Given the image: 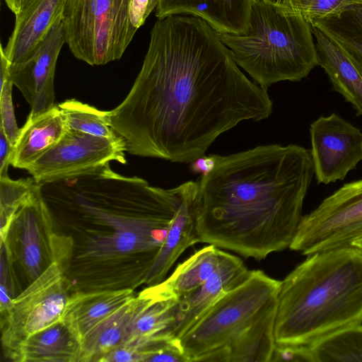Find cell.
Here are the masks:
<instances>
[{
	"mask_svg": "<svg viewBox=\"0 0 362 362\" xmlns=\"http://www.w3.org/2000/svg\"><path fill=\"white\" fill-rule=\"evenodd\" d=\"M141 69L110 124L126 152L192 163L241 122L268 118L267 88L250 81L200 18L158 19Z\"/></svg>",
	"mask_w": 362,
	"mask_h": 362,
	"instance_id": "1",
	"label": "cell"
},
{
	"mask_svg": "<svg viewBox=\"0 0 362 362\" xmlns=\"http://www.w3.org/2000/svg\"><path fill=\"white\" fill-rule=\"evenodd\" d=\"M314 175L310 151L298 145L217 155L215 168L199 181V242L256 259L289 247Z\"/></svg>",
	"mask_w": 362,
	"mask_h": 362,
	"instance_id": "2",
	"label": "cell"
},
{
	"mask_svg": "<svg viewBox=\"0 0 362 362\" xmlns=\"http://www.w3.org/2000/svg\"><path fill=\"white\" fill-rule=\"evenodd\" d=\"M185 182L172 189L113 171L110 163L57 182L55 191L69 214L113 229L88 243L90 257L102 259L156 254L182 202Z\"/></svg>",
	"mask_w": 362,
	"mask_h": 362,
	"instance_id": "3",
	"label": "cell"
},
{
	"mask_svg": "<svg viewBox=\"0 0 362 362\" xmlns=\"http://www.w3.org/2000/svg\"><path fill=\"white\" fill-rule=\"evenodd\" d=\"M362 324V252L351 245L307 258L281 281L276 344L312 346Z\"/></svg>",
	"mask_w": 362,
	"mask_h": 362,
	"instance_id": "4",
	"label": "cell"
},
{
	"mask_svg": "<svg viewBox=\"0 0 362 362\" xmlns=\"http://www.w3.org/2000/svg\"><path fill=\"white\" fill-rule=\"evenodd\" d=\"M238 66L267 88L300 81L318 57L310 23L303 14L275 1L252 0L247 33H219Z\"/></svg>",
	"mask_w": 362,
	"mask_h": 362,
	"instance_id": "5",
	"label": "cell"
},
{
	"mask_svg": "<svg viewBox=\"0 0 362 362\" xmlns=\"http://www.w3.org/2000/svg\"><path fill=\"white\" fill-rule=\"evenodd\" d=\"M281 281L250 271L180 339L188 362L228 346L278 300Z\"/></svg>",
	"mask_w": 362,
	"mask_h": 362,
	"instance_id": "6",
	"label": "cell"
},
{
	"mask_svg": "<svg viewBox=\"0 0 362 362\" xmlns=\"http://www.w3.org/2000/svg\"><path fill=\"white\" fill-rule=\"evenodd\" d=\"M130 0H66L62 21L66 43L91 66L119 59L137 29L130 21Z\"/></svg>",
	"mask_w": 362,
	"mask_h": 362,
	"instance_id": "7",
	"label": "cell"
},
{
	"mask_svg": "<svg viewBox=\"0 0 362 362\" xmlns=\"http://www.w3.org/2000/svg\"><path fill=\"white\" fill-rule=\"evenodd\" d=\"M63 266L61 260L53 262L13 298L1 320V344L11 360L28 337L62 320L70 296Z\"/></svg>",
	"mask_w": 362,
	"mask_h": 362,
	"instance_id": "8",
	"label": "cell"
},
{
	"mask_svg": "<svg viewBox=\"0 0 362 362\" xmlns=\"http://www.w3.org/2000/svg\"><path fill=\"white\" fill-rule=\"evenodd\" d=\"M362 237V179L348 182L303 216L289 246L303 255L351 245Z\"/></svg>",
	"mask_w": 362,
	"mask_h": 362,
	"instance_id": "9",
	"label": "cell"
},
{
	"mask_svg": "<svg viewBox=\"0 0 362 362\" xmlns=\"http://www.w3.org/2000/svg\"><path fill=\"white\" fill-rule=\"evenodd\" d=\"M52 223L37 183L1 237V245L5 248L8 259L11 264H20L30 282L53 262L61 259Z\"/></svg>",
	"mask_w": 362,
	"mask_h": 362,
	"instance_id": "10",
	"label": "cell"
},
{
	"mask_svg": "<svg viewBox=\"0 0 362 362\" xmlns=\"http://www.w3.org/2000/svg\"><path fill=\"white\" fill-rule=\"evenodd\" d=\"M122 139L100 137L68 129L61 140L26 170L37 183L64 180L87 173L110 161L124 164Z\"/></svg>",
	"mask_w": 362,
	"mask_h": 362,
	"instance_id": "11",
	"label": "cell"
},
{
	"mask_svg": "<svg viewBox=\"0 0 362 362\" xmlns=\"http://www.w3.org/2000/svg\"><path fill=\"white\" fill-rule=\"evenodd\" d=\"M309 131L318 184L343 180L362 161V131L338 114L319 117Z\"/></svg>",
	"mask_w": 362,
	"mask_h": 362,
	"instance_id": "12",
	"label": "cell"
},
{
	"mask_svg": "<svg viewBox=\"0 0 362 362\" xmlns=\"http://www.w3.org/2000/svg\"><path fill=\"white\" fill-rule=\"evenodd\" d=\"M64 43L66 37L61 18L30 58L9 66L10 79L30 105L32 116L45 112L55 106V69Z\"/></svg>",
	"mask_w": 362,
	"mask_h": 362,
	"instance_id": "13",
	"label": "cell"
},
{
	"mask_svg": "<svg viewBox=\"0 0 362 362\" xmlns=\"http://www.w3.org/2000/svg\"><path fill=\"white\" fill-rule=\"evenodd\" d=\"M249 272L238 257L227 253L203 284L180 299L172 334L180 339L223 295L241 283Z\"/></svg>",
	"mask_w": 362,
	"mask_h": 362,
	"instance_id": "14",
	"label": "cell"
},
{
	"mask_svg": "<svg viewBox=\"0 0 362 362\" xmlns=\"http://www.w3.org/2000/svg\"><path fill=\"white\" fill-rule=\"evenodd\" d=\"M66 0H28L15 15L13 30L4 47L10 64L30 58L62 18Z\"/></svg>",
	"mask_w": 362,
	"mask_h": 362,
	"instance_id": "15",
	"label": "cell"
},
{
	"mask_svg": "<svg viewBox=\"0 0 362 362\" xmlns=\"http://www.w3.org/2000/svg\"><path fill=\"white\" fill-rule=\"evenodd\" d=\"M199 186V182H186L180 205L143 283L153 286L162 282L181 254L187 247L199 243L195 215Z\"/></svg>",
	"mask_w": 362,
	"mask_h": 362,
	"instance_id": "16",
	"label": "cell"
},
{
	"mask_svg": "<svg viewBox=\"0 0 362 362\" xmlns=\"http://www.w3.org/2000/svg\"><path fill=\"white\" fill-rule=\"evenodd\" d=\"M252 0H159L158 19L173 15L198 17L219 33L243 35L250 29Z\"/></svg>",
	"mask_w": 362,
	"mask_h": 362,
	"instance_id": "17",
	"label": "cell"
},
{
	"mask_svg": "<svg viewBox=\"0 0 362 362\" xmlns=\"http://www.w3.org/2000/svg\"><path fill=\"white\" fill-rule=\"evenodd\" d=\"M134 296L131 288L76 293L69 296L61 321L80 343L94 327Z\"/></svg>",
	"mask_w": 362,
	"mask_h": 362,
	"instance_id": "18",
	"label": "cell"
},
{
	"mask_svg": "<svg viewBox=\"0 0 362 362\" xmlns=\"http://www.w3.org/2000/svg\"><path fill=\"white\" fill-rule=\"evenodd\" d=\"M68 130L66 119L58 105L42 114H29L13 146L11 165L27 168L57 144Z\"/></svg>",
	"mask_w": 362,
	"mask_h": 362,
	"instance_id": "19",
	"label": "cell"
},
{
	"mask_svg": "<svg viewBox=\"0 0 362 362\" xmlns=\"http://www.w3.org/2000/svg\"><path fill=\"white\" fill-rule=\"evenodd\" d=\"M318 66L328 76L334 90L340 93L362 116V76L344 52L325 33L312 26Z\"/></svg>",
	"mask_w": 362,
	"mask_h": 362,
	"instance_id": "20",
	"label": "cell"
},
{
	"mask_svg": "<svg viewBox=\"0 0 362 362\" xmlns=\"http://www.w3.org/2000/svg\"><path fill=\"white\" fill-rule=\"evenodd\" d=\"M147 300L143 290L88 332L80 342L78 362L99 361L105 354L122 344L131 322Z\"/></svg>",
	"mask_w": 362,
	"mask_h": 362,
	"instance_id": "21",
	"label": "cell"
},
{
	"mask_svg": "<svg viewBox=\"0 0 362 362\" xmlns=\"http://www.w3.org/2000/svg\"><path fill=\"white\" fill-rule=\"evenodd\" d=\"M144 291L147 302L131 322L122 343L141 350L160 334L172 333L180 300L159 294L151 286Z\"/></svg>",
	"mask_w": 362,
	"mask_h": 362,
	"instance_id": "22",
	"label": "cell"
},
{
	"mask_svg": "<svg viewBox=\"0 0 362 362\" xmlns=\"http://www.w3.org/2000/svg\"><path fill=\"white\" fill-rule=\"evenodd\" d=\"M80 343L60 320L33 334L20 346L17 362H78Z\"/></svg>",
	"mask_w": 362,
	"mask_h": 362,
	"instance_id": "23",
	"label": "cell"
},
{
	"mask_svg": "<svg viewBox=\"0 0 362 362\" xmlns=\"http://www.w3.org/2000/svg\"><path fill=\"white\" fill-rule=\"evenodd\" d=\"M226 254L209 244L180 264L168 279L151 286L162 295L180 300L203 284L218 267Z\"/></svg>",
	"mask_w": 362,
	"mask_h": 362,
	"instance_id": "24",
	"label": "cell"
},
{
	"mask_svg": "<svg viewBox=\"0 0 362 362\" xmlns=\"http://www.w3.org/2000/svg\"><path fill=\"white\" fill-rule=\"evenodd\" d=\"M277 302L228 346L221 348L225 362H269L276 346L274 325Z\"/></svg>",
	"mask_w": 362,
	"mask_h": 362,
	"instance_id": "25",
	"label": "cell"
},
{
	"mask_svg": "<svg viewBox=\"0 0 362 362\" xmlns=\"http://www.w3.org/2000/svg\"><path fill=\"white\" fill-rule=\"evenodd\" d=\"M310 23L344 52L362 76V4L345 8Z\"/></svg>",
	"mask_w": 362,
	"mask_h": 362,
	"instance_id": "26",
	"label": "cell"
},
{
	"mask_svg": "<svg viewBox=\"0 0 362 362\" xmlns=\"http://www.w3.org/2000/svg\"><path fill=\"white\" fill-rule=\"evenodd\" d=\"M310 348L315 362H362V324L335 332Z\"/></svg>",
	"mask_w": 362,
	"mask_h": 362,
	"instance_id": "27",
	"label": "cell"
},
{
	"mask_svg": "<svg viewBox=\"0 0 362 362\" xmlns=\"http://www.w3.org/2000/svg\"><path fill=\"white\" fill-rule=\"evenodd\" d=\"M58 107L68 129L100 137L116 136L110 124V111L100 110L76 99L66 100Z\"/></svg>",
	"mask_w": 362,
	"mask_h": 362,
	"instance_id": "28",
	"label": "cell"
},
{
	"mask_svg": "<svg viewBox=\"0 0 362 362\" xmlns=\"http://www.w3.org/2000/svg\"><path fill=\"white\" fill-rule=\"evenodd\" d=\"M32 178L11 180L0 177L1 237L3 236L16 211L28 199L37 185Z\"/></svg>",
	"mask_w": 362,
	"mask_h": 362,
	"instance_id": "29",
	"label": "cell"
},
{
	"mask_svg": "<svg viewBox=\"0 0 362 362\" xmlns=\"http://www.w3.org/2000/svg\"><path fill=\"white\" fill-rule=\"evenodd\" d=\"M13 86L9 77L4 86L0 88V127H2L7 138L14 146L20 135L21 128L18 127L14 113L12 100Z\"/></svg>",
	"mask_w": 362,
	"mask_h": 362,
	"instance_id": "30",
	"label": "cell"
},
{
	"mask_svg": "<svg viewBox=\"0 0 362 362\" xmlns=\"http://www.w3.org/2000/svg\"><path fill=\"white\" fill-rule=\"evenodd\" d=\"M11 262L8 259L5 248L1 245L0 263V311L1 319L8 313L15 297Z\"/></svg>",
	"mask_w": 362,
	"mask_h": 362,
	"instance_id": "31",
	"label": "cell"
},
{
	"mask_svg": "<svg viewBox=\"0 0 362 362\" xmlns=\"http://www.w3.org/2000/svg\"><path fill=\"white\" fill-rule=\"evenodd\" d=\"M362 4V0H308L302 12L310 23L313 20L334 14L345 8Z\"/></svg>",
	"mask_w": 362,
	"mask_h": 362,
	"instance_id": "32",
	"label": "cell"
},
{
	"mask_svg": "<svg viewBox=\"0 0 362 362\" xmlns=\"http://www.w3.org/2000/svg\"><path fill=\"white\" fill-rule=\"evenodd\" d=\"M271 361L315 362L310 348L276 344Z\"/></svg>",
	"mask_w": 362,
	"mask_h": 362,
	"instance_id": "33",
	"label": "cell"
},
{
	"mask_svg": "<svg viewBox=\"0 0 362 362\" xmlns=\"http://www.w3.org/2000/svg\"><path fill=\"white\" fill-rule=\"evenodd\" d=\"M158 2L159 0H130L129 15L132 25L138 30L156 8Z\"/></svg>",
	"mask_w": 362,
	"mask_h": 362,
	"instance_id": "34",
	"label": "cell"
},
{
	"mask_svg": "<svg viewBox=\"0 0 362 362\" xmlns=\"http://www.w3.org/2000/svg\"><path fill=\"white\" fill-rule=\"evenodd\" d=\"M143 350L128 344H120L105 354L100 362H143Z\"/></svg>",
	"mask_w": 362,
	"mask_h": 362,
	"instance_id": "35",
	"label": "cell"
},
{
	"mask_svg": "<svg viewBox=\"0 0 362 362\" xmlns=\"http://www.w3.org/2000/svg\"><path fill=\"white\" fill-rule=\"evenodd\" d=\"M13 151V145L0 127V177L8 176V168L11 165Z\"/></svg>",
	"mask_w": 362,
	"mask_h": 362,
	"instance_id": "36",
	"label": "cell"
},
{
	"mask_svg": "<svg viewBox=\"0 0 362 362\" xmlns=\"http://www.w3.org/2000/svg\"><path fill=\"white\" fill-rule=\"evenodd\" d=\"M216 162L217 155L203 156L192 161L190 168L195 173L206 175L215 168Z\"/></svg>",
	"mask_w": 362,
	"mask_h": 362,
	"instance_id": "37",
	"label": "cell"
},
{
	"mask_svg": "<svg viewBox=\"0 0 362 362\" xmlns=\"http://www.w3.org/2000/svg\"><path fill=\"white\" fill-rule=\"evenodd\" d=\"M308 1V0H276L275 1L302 13Z\"/></svg>",
	"mask_w": 362,
	"mask_h": 362,
	"instance_id": "38",
	"label": "cell"
},
{
	"mask_svg": "<svg viewBox=\"0 0 362 362\" xmlns=\"http://www.w3.org/2000/svg\"><path fill=\"white\" fill-rule=\"evenodd\" d=\"M14 15L18 14L28 0H4Z\"/></svg>",
	"mask_w": 362,
	"mask_h": 362,
	"instance_id": "39",
	"label": "cell"
},
{
	"mask_svg": "<svg viewBox=\"0 0 362 362\" xmlns=\"http://www.w3.org/2000/svg\"><path fill=\"white\" fill-rule=\"evenodd\" d=\"M351 245L362 252V237L353 240Z\"/></svg>",
	"mask_w": 362,
	"mask_h": 362,
	"instance_id": "40",
	"label": "cell"
},
{
	"mask_svg": "<svg viewBox=\"0 0 362 362\" xmlns=\"http://www.w3.org/2000/svg\"><path fill=\"white\" fill-rule=\"evenodd\" d=\"M266 1H276V0H266Z\"/></svg>",
	"mask_w": 362,
	"mask_h": 362,
	"instance_id": "41",
	"label": "cell"
}]
</instances>
